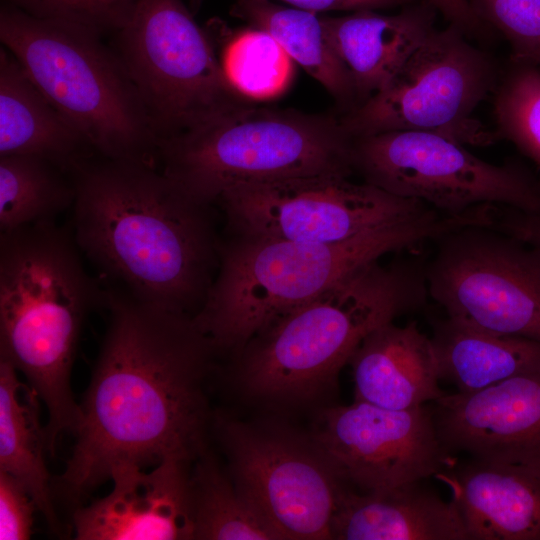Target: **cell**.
<instances>
[{
  "instance_id": "12",
  "label": "cell",
  "mask_w": 540,
  "mask_h": 540,
  "mask_svg": "<svg viewBox=\"0 0 540 540\" xmlns=\"http://www.w3.org/2000/svg\"><path fill=\"white\" fill-rule=\"evenodd\" d=\"M216 202L230 234L315 243L343 241L430 207L340 174L240 184Z\"/></svg>"
},
{
  "instance_id": "20",
  "label": "cell",
  "mask_w": 540,
  "mask_h": 540,
  "mask_svg": "<svg viewBox=\"0 0 540 540\" xmlns=\"http://www.w3.org/2000/svg\"><path fill=\"white\" fill-rule=\"evenodd\" d=\"M470 540H540V473L470 459L437 475Z\"/></svg>"
},
{
  "instance_id": "15",
  "label": "cell",
  "mask_w": 540,
  "mask_h": 540,
  "mask_svg": "<svg viewBox=\"0 0 540 540\" xmlns=\"http://www.w3.org/2000/svg\"><path fill=\"white\" fill-rule=\"evenodd\" d=\"M432 413L450 454L540 473V369L472 393H445Z\"/></svg>"
},
{
  "instance_id": "10",
  "label": "cell",
  "mask_w": 540,
  "mask_h": 540,
  "mask_svg": "<svg viewBox=\"0 0 540 540\" xmlns=\"http://www.w3.org/2000/svg\"><path fill=\"white\" fill-rule=\"evenodd\" d=\"M352 167L363 182L460 215L482 205L540 213V178L516 162L489 163L463 144L426 131L352 138Z\"/></svg>"
},
{
  "instance_id": "30",
  "label": "cell",
  "mask_w": 540,
  "mask_h": 540,
  "mask_svg": "<svg viewBox=\"0 0 540 540\" xmlns=\"http://www.w3.org/2000/svg\"><path fill=\"white\" fill-rule=\"evenodd\" d=\"M32 16L88 28L101 36L115 33L130 15L136 0H6Z\"/></svg>"
},
{
  "instance_id": "4",
  "label": "cell",
  "mask_w": 540,
  "mask_h": 540,
  "mask_svg": "<svg viewBox=\"0 0 540 540\" xmlns=\"http://www.w3.org/2000/svg\"><path fill=\"white\" fill-rule=\"evenodd\" d=\"M76 245L54 221L1 233L0 239V358L25 376L45 404L50 454L62 433L77 428L71 370L85 318L106 299Z\"/></svg>"
},
{
  "instance_id": "28",
  "label": "cell",
  "mask_w": 540,
  "mask_h": 540,
  "mask_svg": "<svg viewBox=\"0 0 540 540\" xmlns=\"http://www.w3.org/2000/svg\"><path fill=\"white\" fill-rule=\"evenodd\" d=\"M493 95L498 139L512 142L540 167V69L511 62Z\"/></svg>"
},
{
  "instance_id": "16",
  "label": "cell",
  "mask_w": 540,
  "mask_h": 540,
  "mask_svg": "<svg viewBox=\"0 0 540 540\" xmlns=\"http://www.w3.org/2000/svg\"><path fill=\"white\" fill-rule=\"evenodd\" d=\"M189 462L169 458L151 472L112 468L111 492L73 514L78 540L194 539Z\"/></svg>"
},
{
  "instance_id": "27",
  "label": "cell",
  "mask_w": 540,
  "mask_h": 540,
  "mask_svg": "<svg viewBox=\"0 0 540 540\" xmlns=\"http://www.w3.org/2000/svg\"><path fill=\"white\" fill-rule=\"evenodd\" d=\"M230 85L250 101L273 99L293 79V60L266 31L250 26L232 35L220 55Z\"/></svg>"
},
{
  "instance_id": "32",
  "label": "cell",
  "mask_w": 540,
  "mask_h": 540,
  "mask_svg": "<svg viewBox=\"0 0 540 540\" xmlns=\"http://www.w3.org/2000/svg\"><path fill=\"white\" fill-rule=\"evenodd\" d=\"M489 227L540 249V213L526 212L510 206L493 205Z\"/></svg>"
},
{
  "instance_id": "21",
  "label": "cell",
  "mask_w": 540,
  "mask_h": 540,
  "mask_svg": "<svg viewBox=\"0 0 540 540\" xmlns=\"http://www.w3.org/2000/svg\"><path fill=\"white\" fill-rule=\"evenodd\" d=\"M93 152L89 143L36 87L17 59L2 46L0 156H38L72 176Z\"/></svg>"
},
{
  "instance_id": "11",
  "label": "cell",
  "mask_w": 540,
  "mask_h": 540,
  "mask_svg": "<svg viewBox=\"0 0 540 540\" xmlns=\"http://www.w3.org/2000/svg\"><path fill=\"white\" fill-rule=\"evenodd\" d=\"M436 240L425 278L447 317L540 342V249L484 225Z\"/></svg>"
},
{
  "instance_id": "1",
  "label": "cell",
  "mask_w": 540,
  "mask_h": 540,
  "mask_svg": "<svg viewBox=\"0 0 540 540\" xmlns=\"http://www.w3.org/2000/svg\"><path fill=\"white\" fill-rule=\"evenodd\" d=\"M109 325L79 403L76 442L56 491L81 503L113 467L141 468L204 452L212 341L193 316L106 291ZM78 505V504H77Z\"/></svg>"
},
{
  "instance_id": "19",
  "label": "cell",
  "mask_w": 540,
  "mask_h": 540,
  "mask_svg": "<svg viewBox=\"0 0 540 540\" xmlns=\"http://www.w3.org/2000/svg\"><path fill=\"white\" fill-rule=\"evenodd\" d=\"M421 482L372 493L342 487L331 520V539L470 540L454 501H445Z\"/></svg>"
},
{
  "instance_id": "9",
  "label": "cell",
  "mask_w": 540,
  "mask_h": 540,
  "mask_svg": "<svg viewBox=\"0 0 540 540\" xmlns=\"http://www.w3.org/2000/svg\"><path fill=\"white\" fill-rule=\"evenodd\" d=\"M500 79L495 60L454 25L434 29L388 84L339 117L352 138L391 131L433 132L461 144L498 140L473 117Z\"/></svg>"
},
{
  "instance_id": "31",
  "label": "cell",
  "mask_w": 540,
  "mask_h": 540,
  "mask_svg": "<svg viewBox=\"0 0 540 540\" xmlns=\"http://www.w3.org/2000/svg\"><path fill=\"white\" fill-rule=\"evenodd\" d=\"M35 510L37 506L24 485L0 471V539H29Z\"/></svg>"
},
{
  "instance_id": "29",
  "label": "cell",
  "mask_w": 540,
  "mask_h": 540,
  "mask_svg": "<svg viewBox=\"0 0 540 540\" xmlns=\"http://www.w3.org/2000/svg\"><path fill=\"white\" fill-rule=\"evenodd\" d=\"M477 16L511 47V62L540 69V0H469Z\"/></svg>"
},
{
  "instance_id": "8",
  "label": "cell",
  "mask_w": 540,
  "mask_h": 540,
  "mask_svg": "<svg viewBox=\"0 0 540 540\" xmlns=\"http://www.w3.org/2000/svg\"><path fill=\"white\" fill-rule=\"evenodd\" d=\"M114 34L161 142L252 103L230 85L183 0H136Z\"/></svg>"
},
{
  "instance_id": "24",
  "label": "cell",
  "mask_w": 540,
  "mask_h": 540,
  "mask_svg": "<svg viewBox=\"0 0 540 540\" xmlns=\"http://www.w3.org/2000/svg\"><path fill=\"white\" fill-rule=\"evenodd\" d=\"M230 14L269 33L294 62L326 88L344 112L355 107L350 74L317 13L273 0H234Z\"/></svg>"
},
{
  "instance_id": "17",
  "label": "cell",
  "mask_w": 540,
  "mask_h": 540,
  "mask_svg": "<svg viewBox=\"0 0 540 540\" xmlns=\"http://www.w3.org/2000/svg\"><path fill=\"white\" fill-rule=\"evenodd\" d=\"M437 12L430 1L419 0L391 15L367 9L321 17L328 40L350 74L355 107L388 84L435 29Z\"/></svg>"
},
{
  "instance_id": "22",
  "label": "cell",
  "mask_w": 540,
  "mask_h": 540,
  "mask_svg": "<svg viewBox=\"0 0 540 540\" xmlns=\"http://www.w3.org/2000/svg\"><path fill=\"white\" fill-rule=\"evenodd\" d=\"M440 379L472 393L540 369V342L498 334L447 317L431 337Z\"/></svg>"
},
{
  "instance_id": "33",
  "label": "cell",
  "mask_w": 540,
  "mask_h": 540,
  "mask_svg": "<svg viewBox=\"0 0 540 540\" xmlns=\"http://www.w3.org/2000/svg\"><path fill=\"white\" fill-rule=\"evenodd\" d=\"M293 7L317 12L376 10L405 6L419 0H278Z\"/></svg>"
},
{
  "instance_id": "7",
  "label": "cell",
  "mask_w": 540,
  "mask_h": 540,
  "mask_svg": "<svg viewBox=\"0 0 540 540\" xmlns=\"http://www.w3.org/2000/svg\"><path fill=\"white\" fill-rule=\"evenodd\" d=\"M157 158L172 181L208 205L240 184L354 173L352 137L339 117L254 103L163 140Z\"/></svg>"
},
{
  "instance_id": "3",
  "label": "cell",
  "mask_w": 540,
  "mask_h": 540,
  "mask_svg": "<svg viewBox=\"0 0 540 540\" xmlns=\"http://www.w3.org/2000/svg\"><path fill=\"white\" fill-rule=\"evenodd\" d=\"M472 223L469 214L431 207L333 243L230 234L194 323L217 351L235 354L281 315L310 301L383 255Z\"/></svg>"
},
{
  "instance_id": "6",
  "label": "cell",
  "mask_w": 540,
  "mask_h": 540,
  "mask_svg": "<svg viewBox=\"0 0 540 540\" xmlns=\"http://www.w3.org/2000/svg\"><path fill=\"white\" fill-rule=\"evenodd\" d=\"M101 38L79 25L1 8L2 46L93 150L153 164L161 139L121 59Z\"/></svg>"
},
{
  "instance_id": "13",
  "label": "cell",
  "mask_w": 540,
  "mask_h": 540,
  "mask_svg": "<svg viewBox=\"0 0 540 540\" xmlns=\"http://www.w3.org/2000/svg\"><path fill=\"white\" fill-rule=\"evenodd\" d=\"M315 441L339 480L361 493L422 481L451 464L425 405L391 410L355 400L335 406L321 415Z\"/></svg>"
},
{
  "instance_id": "23",
  "label": "cell",
  "mask_w": 540,
  "mask_h": 540,
  "mask_svg": "<svg viewBox=\"0 0 540 540\" xmlns=\"http://www.w3.org/2000/svg\"><path fill=\"white\" fill-rule=\"evenodd\" d=\"M37 392L0 358V471L21 482L50 526L58 529L49 473L44 461L46 436L39 418Z\"/></svg>"
},
{
  "instance_id": "18",
  "label": "cell",
  "mask_w": 540,
  "mask_h": 540,
  "mask_svg": "<svg viewBox=\"0 0 540 540\" xmlns=\"http://www.w3.org/2000/svg\"><path fill=\"white\" fill-rule=\"evenodd\" d=\"M349 363L355 400L391 410H407L434 402L440 388L439 365L432 339L416 322L386 323L360 343Z\"/></svg>"
},
{
  "instance_id": "25",
  "label": "cell",
  "mask_w": 540,
  "mask_h": 540,
  "mask_svg": "<svg viewBox=\"0 0 540 540\" xmlns=\"http://www.w3.org/2000/svg\"><path fill=\"white\" fill-rule=\"evenodd\" d=\"M33 155L0 156V232L53 222L74 203L72 177Z\"/></svg>"
},
{
  "instance_id": "14",
  "label": "cell",
  "mask_w": 540,
  "mask_h": 540,
  "mask_svg": "<svg viewBox=\"0 0 540 540\" xmlns=\"http://www.w3.org/2000/svg\"><path fill=\"white\" fill-rule=\"evenodd\" d=\"M237 488L283 539H331L340 480L318 450L276 433L218 421Z\"/></svg>"
},
{
  "instance_id": "2",
  "label": "cell",
  "mask_w": 540,
  "mask_h": 540,
  "mask_svg": "<svg viewBox=\"0 0 540 540\" xmlns=\"http://www.w3.org/2000/svg\"><path fill=\"white\" fill-rule=\"evenodd\" d=\"M72 178L77 246L135 299L194 316L219 266L212 205L141 160L88 159Z\"/></svg>"
},
{
  "instance_id": "26",
  "label": "cell",
  "mask_w": 540,
  "mask_h": 540,
  "mask_svg": "<svg viewBox=\"0 0 540 540\" xmlns=\"http://www.w3.org/2000/svg\"><path fill=\"white\" fill-rule=\"evenodd\" d=\"M190 477L194 539L280 540L261 511L203 452Z\"/></svg>"
},
{
  "instance_id": "5",
  "label": "cell",
  "mask_w": 540,
  "mask_h": 540,
  "mask_svg": "<svg viewBox=\"0 0 540 540\" xmlns=\"http://www.w3.org/2000/svg\"><path fill=\"white\" fill-rule=\"evenodd\" d=\"M427 296L425 269L371 262L250 339L237 353L239 378L260 397H309L334 382L366 336Z\"/></svg>"
},
{
  "instance_id": "34",
  "label": "cell",
  "mask_w": 540,
  "mask_h": 540,
  "mask_svg": "<svg viewBox=\"0 0 540 540\" xmlns=\"http://www.w3.org/2000/svg\"><path fill=\"white\" fill-rule=\"evenodd\" d=\"M449 22L467 36H481L486 30L483 21L477 16L469 0H428Z\"/></svg>"
}]
</instances>
